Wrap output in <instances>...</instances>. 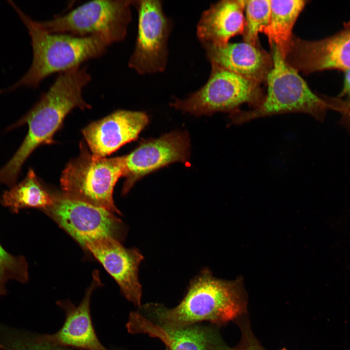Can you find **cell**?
<instances>
[{
  "instance_id": "cell-1",
  "label": "cell",
  "mask_w": 350,
  "mask_h": 350,
  "mask_svg": "<svg viewBox=\"0 0 350 350\" xmlns=\"http://www.w3.org/2000/svg\"><path fill=\"white\" fill-rule=\"evenodd\" d=\"M91 80L86 67L60 73L34 107L9 128L27 124L28 131L19 148L0 169V184L15 185L25 161L39 146L53 142V137L74 108L90 109L83 90Z\"/></svg>"
},
{
  "instance_id": "cell-2",
  "label": "cell",
  "mask_w": 350,
  "mask_h": 350,
  "mask_svg": "<svg viewBox=\"0 0 350 350\" xmlns=\"http://www.w3.org/2000/svg\"><path fill=\"white\" fill-rule=\"evenodd\" d=\"M246 304L241 279H219L205 268L191 280L186 295L176 306L169 308L151 303L140 305L137 311L154 323L180 328L205 321L225 324L244 315Z\"/></svg>"
},
{
  "instance_id": "cell-3",
  "label": "cell",
  "mask_w": 350,
  "mask_h": 350,
  "mask_svg": "<svg viewBox=\"0 0 350 350\" xmlns=\"http://www.w3.org/2000/svg\"><path fill=\"white\" fill-rule=\"evenodd\" d=\"M10 2L28 29L33 53L28 70L11 89L22 86L37 87L50 75L80 67L88 60L102 56L111 45L100 35L78 36L49 33L40 26L38 21L33 20Z\"/></svg>"
},
{
  "instance_id": "cell-4",
  "label": "cell",
  "mask_w": 350,
  "mask_h": 350,
  "mask_svg": "<svg viewBox=\"0 0 350 350\" xmlns=\"http://www.w3.org/2000/svg\"><path fill=\"white\" fill-rule=\"evenodd\" d=\"M273 66L267 78V92L256 108L229 114L239 124L258 118L287 113H304L323 121L330 110L324 95L314 92L299 72L289 65L277 46L270 43Z\"/></svg>"
},
{
  "instance_id": "cell-5",
  "label": "cell",
  "mask_w": 350,
  "mask_h": 350,
  "mask_svg": "<svg viewBox=\"0 0 350 350\" xmlns=\"http://www.w3.org/2000/svg\"><path fill=\"white\" fill-rule=\"evenodd\" d=\"M80 153L70 160L60 178L63 192L75 198L120 214L113 198L114 186L124 169L123 156H96L82 141Z\"/></svg>"
},
{
  "instance_id": "cell-6",
  "label": "cell",
  "mask_w": 350,
  "mask_h": 350,
  "mask_svg": "<svg viewBox=\"0 0 350 350\" xmlns=\"http://www.w3.org/2000/svg\"><path fill=\"white\" fill-rule=\"evenodd\" d=\"M261 85L217 66L211 65L207 82L184 99L175 98L170 105L196 116L217 112L230 114L244 104L253 109L263 100Z\"/></svg>"
},
{
  "instance_id": "cell-7",
  "label": "cell",
  "mask_w": 350,
  "mask_h": 350,
  "mask_svg": "<svg viewBox=\"0 0 350 350\" xmlns=\"http://www.w3.org/2000/svg\"><path fill=\"white\" fill-rule=\"evenodd\" d=\"M131 6L132 0H92L38 22L51 33L78 36L100 35L112 45L125 39L132 20Z\"/></svg>"
},
{
  "instance_id": "cell-8",
  "label": "cell",
  "mask_w": 350,
  "mask_h": 350,
  "mask_svg": "<svg viewBox=\"0 0 350 350\" xmlns=\"http://www.w3.org/2000/svg\"><path fill=\"white\" fill-rule=\"evenodd\" d=\"M138 15L134 51L128 66L140 75L163 72L168 60V40L173 22L158 0H132Z\"/></svg>"
},
{
  "instance_id": "cell-9",
  "label": "cell",
  "mask_w": 350,
  "mask_h": 350,
  "mask_svg": "<svg viewBox=\"0 0 350 350\" xmlns=\"http://www.w3.org/2000/svg\"><path fill=\"white\" fill-rule=\"evenodd\" d=\"M52 195L44 211L83 246L101 238H123L124 227L113 213L64 192Z\"/></svg>"
},
{
  "instance_id": "cell-10",
  "label": "cell",
  "mask_w": 350,
  "mask_h": 350,
  "mask_svg": "<svg viewBox=\"0 0 350 350\" xmlns=\"http://www.w3.org/2000/svg\"><path fill=\"white\" fill-rule=\"evenodd\" d=\"M286 63L298 72L309 74L350 68V20L334 34L317 40L293 35L284 55Z\"/></svg>"
},
{
  "instance_id": "cell-11",
  "label": "cell",
  "mask_w": 350,
  "mask_h": 350,
  "mask_svg": "<svg viewBox=\"0 0 350 350\" xmlns=\"http://www.w3.org/2000/svg\"><path fill=\"white\" fill-rule=\"evenodd\" d=\"M190 152V140L186 132H170L143 141L132 152L123 156V176L125 180L122 194L125 195L145 175L175 162H186Z\"/></svg>"
},
{
  "instance_id": "cell-12",
  "label": "cell",
  "mask_w": 350,
  "mask_h": 350,
  "mask_svg": "<svg viewBox=\"0 0 350 350\" xmlns=\"http://www.w3.org/2000/svg\"><path fill=\"white\" fill-rule=\"evenodd\" d=\"M115 280L124 297L135 306H140L141 286L139 266L143 259L135 248H126L120 241L104 237L86 243L84 246Z\"/></svg>"
},
{
  "instance_id": "cell-13",
  "label": "cell",
  "mask_w": 350,
  "mask_h": 350,
  "mask_svg": "<svg viewBox=\"0 0 350 350\" xmlns=\"http://www.w3.org/2000/svg\"><path fill=\"white\" fill-rule=\"evenodd\" d=\"M214 327L202 323L180 328L163 326L148 320L136 311L130 313L126 324L130 333L158 338L166 350H222L225 343Z\"/></svg>"
},
{
  "instance_id": "cell-14",
  "label": "cell",
  "mask_w": 350,
  "mask_h": 350,
  "mask_svg": "<svg viewBox=\"0 0 350 350\" xmlns=\"http://www.w3.org/2000/svg\"><path fill=\"white\" fill-rule=\"evenodd\" d=\"M102 285L99 273L94 272L93 281L86 290L80 304L75 306L70 299L58 300L56 304L65 314L61 328L53 334H42L49 343L82 350H108L99 341L92 324L90 315V301L94 290Z\"/></svg>"
},
{
  "instance_id": "cell-15",
  "label": "cell",
  "mask_w": 350,
  "mask_h": 350,
  "mask_svg": "<svg viewBox=\"0 0 350 350\" xmlns=\"http://www.w3.org/2000/svg\"><path fill=\"white\" fill-rule=\"evenodd\" d=\"M148 122L143 112L118 110L93 122L82 131L92 154L105 157L136 140Z\"/></svg>"
},
{
  "instance_id": "cell-16",
  "label": "cell",
  "mask_w": 350,
  "mask_h": 350,
  "mask_svg": "<svg viewBox=\"0 0 350 350\" xmlns=\"http://www.w3.org/2000/svg\"><path fill=\"white\" fill-rule=\"evenodd\" d=\"M210 65L217 66L261 85L266 83L273 66L271 53L261 45L247 42L224 45L201 44Z\"/></svg>"
},
{
  "instance_id": "cell-17",
  "label": "cell",
  "mask_w": 350,
  "mask_h": 350,
  "mask_svg": "<svg viewBox=\"0 0 350 350\" xmlns=\"http://www.w3.org/2000/svg\"><path fill=\"white\" fill-rule=\"evenodd\" d=\"M244 0H223L211 4L201 14L196 25L201 44L224 45L243 34Z\"/></svg>"
},
{
  "instance_id": "cell-18",
  "label": "cell",
  "mask_w": 350,
  "mask_h": 350,
  "mask_svg": "<svg viewBox=\"0 0 350 350\" xmlns=\"http://www.w3.org/2000/svg\"><path fill=\"white\" fill-rule=\"evenodd\" d=\"M309 1L270 0V17L263 33L270 43H274L284 57L291 40L294 26Z\"/></svg>"
},
{
  "instance_id": "cell-19",
  "label": "cell",
  "mask_w": 350,
  "mask_h": 350,
  "mask_svg": "<svg viewBox=\"0 0 350 350\" xmlns=\"http://www.w3.org/2000/svg\"><path fill=\"white\" fill-rule=\"evenodd\" d=\"M0 202L14 213L28 208L44 211L52 204V195L39 181L34 171L30 169L23 180L3 193Z\"/></svg>"
},
{
  "instance_id": "cell-20",
  "label": "cell",
  "mask_w": 350,
  "mask_h": 350,
  "mask_svg": "<svg viewBox=\"0 0 350 350\" xmlns=\"http://www.w3.org/2000/svg\"><path fill=\"white\" fill-rule=\"evenodd\" d=\"M0 345L3 350H82L52 344L42 334L22 331L0 323Z\"/></svg>"
},
{
  "instance_id": "cell-21",
  "label": "cell",
  "mask_w": 350,
  "mask_h": 350,
  "mask_svg": "<svg viewBox=\"0 0 350 350\" xmlns=\"http://www.w3.org/2000/svg\"><path fill=\"white\" fill-rule=\"evenodd\" d=\"M270 0H244L245 27L243 41L261 45L259 34L268 26L270 17Z\"/></svg>"
},
{
  "instance_id": "cell-22",
  "label": "cell",
  "mask_w": 350,
  "mask_h": 350,
  "mask_svg": "<svg viewBox=\"0 0 350 350\" xmlns=\"http://www.w3.org/2000/svg\"><path fill=\"white\" fill-rule=\"evenodd\" d=\"M28 279V265L25 257L11 254L0 244V297L6 294L8 281L24 283Z\"/></svg>"
},
{
  "instance_id": "cell-23",
  "label": "cell",
  "mask_w": 350,
  "mask_h": 350,
  "mask_svg": "<svg viewBox=\"0 0 350 350\" xmlns=\"http://www.w3.org/2000/svg\"><path fill=\"white\" fill-rule=\"evenodd\" d=\"M236 320L241 331V341L237 346L229 348L227 345L224 350H265L254 336L248 320L241 316ZM280 350H287L283 348Z\"/></svg>"
},
{
  "instance_id": "cell-24",
  "label": "cell",
  "mask_w": 350,
  "mask_h": 350,
  "mask_svg": "<svg viewBox=\"0 0 350 350\" xmlns=\"http://www.w3.org/2000/svg\"><path fill=\"white\" fill-rule=\"evenodd\" d=\"M329 109L341 115L340 122L350 132V97L340 98L325 95Z\"/></svg>"
},
{
  "instance_id": "cell-25",
  "label": "cell",
  "mask_w": 350,
  "mask_h": 350,
  "mask_svg": "<svg viewBox=\"0 0 350 350\" xmlns=\"http://www.w3.org/2000/svg\"><path fill=\"white\" fill-rule=\"evenodd\" d=\"M344 79L342 89L337 96L340 98L350 97V68L344 71Z\"/></svg>"
},
{
  "instance_id": "cell-26",
  "label": "cell",
  "mask_w": 350,
  "mask_h": 350,
  "mask_svg": "<svg viewBox=\"0 0 350 350\" xmlns=\"http://www.w3.org/2000/svg\"><path fill=\"white\" fill-rule=\"evenodd\" d=\"M0 350H2V348L0 345Z\"/></svg>"
}]
</instances>
